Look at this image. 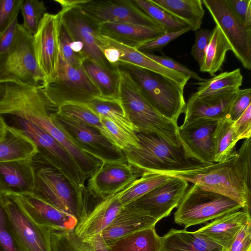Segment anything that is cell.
<instances>
[{"instance_id": "obj_5", "label": "cell", "mask_w": 251, "mask_h": 251, "mask_svg": "<svg viewBox=\"0 0 251 251\" xmlns=\"http://www.w3.org/2000/svg\"><path fill=\"white\" fill-rule=\"evenodd\" d=\"M42 87L54 111L67 102L87 104L100 96L98 89L87 75L82 65H71L59 53L53 77L44 83Z\"/></svg>"}, {"instance_id": "obj_34", "label": "cell", "mask_w": 251, "mask_h": 251, "mask_svg": "<svg viewBox=\"0 0 251 251\" xmlns=\"http://www.w3.org/2000/svg\"><path fill=\"white\" fill-rule=\"evenodd\" d=\"M231 50L229 43L220 29L216 25L211 30V35L200 71L214 76L221 70L227 52Z\"/></svg>"}, {"instance_id": "obj_13", "label": "cell", "mask_w": 251, "mask_h": 251, "mask_svg": "<svg viewBox=\"0 0 251 251\" xmlns=\"http://www.w3.org/2000/svg\"><path fill=\"white\" fill-rule=\"evenodd\" d=\"M75 4L99 25L107 23H130L162 28L133 0H75Z\"/></svg>"}, {"instance_id": "obj_8", "label": "cell", "mask_w": 251, "mask_h": 251, "mask_svg": "<svg viewBox=\"0 0 251 251\" xmlns=\"http://www.w3.org/2000/svg\"><path fill=\"white\" fill-rule=\"evenodd\" d=\"M176 208L175 222L185 229L243 208L232 200L195 184L188 187Z\"/></svg>"}, {"instance_id": "obj_21", "label": "cell", "mask_w": 251, "mask_h": 251, "mask_svg": "<svg viewBox=\"0 0 251 251\" xmlns=\"http://www.w3.org/2000/svg\"><path fill=\"white\" fill-rule=\"evenodd\" d=\"M130 184L101 200L83 219L78 222L74 229L75 235L84 240L100 234L112 222L123 207L120 197Z\"/></svg>"}, {"instance_id": "obj_51", "label": "cell", "mask_w": 251, "mask_h": 251, "mask_svg": "<svg viewBox=\"0 0 251 251\" xmlns=\"http://www.w3.org/2000/svg\"><path fill=\"white\" fill-rule=\"evenodd\" d=\"M251 138L245 139L237 154L240 158L245 180L251 188Z\"/></svg>"}, {"instance_id": "obj_47", "label": "cell", "mask_w": 251, "mask_h": 251, "mask_svg": "<svg viewBox=\"0 0 251 251\" xmlns=\"http://www.w3.org/2000/svg\"><path fill=\"white\" fill-rule=\"evenodd\" d=\"M251 104V89L250 88L240 89L237 96L231 105L227 119L234 122Z\"/></svg>"}, {"instance_id": "obj_25", "label": "cell", "mask_w": 251, "mask_h": 251, "mask_svg": "<svg viewBox=\"0 0 251 251\" xmlns=\"http://www.w3.org/2000/svg\"><path fill=\"white\" fill-rule=\"evenodd\" d=\"M103 39L105 45L118 50L120 57L118 65L129 64L159 74L174 81L183 88L185 87L190 78V77L187 75L165 68L135 48L121 44L104 36H103Z\"/></svg>"}, {"instance_id": "obj_36", "label": "cell", "mask_w": 251, "mask_h": 251, "mask_svg": "<svg viewBox=\"0 0 251 251\" xmlns=\"http://www.w3.org/2000/svg\"><path fill=\"white\" fill-rule=\"evenodd\" d=\"M87 104L100 118L108 119L130 131L135 129L128 118L119 99L96 97Z\"/></svg>"}, {"instance_id": "obj_43", "label": "cell", "mask_w": 251, "mask_h": 251, "mask_svg": "<svg viewBox=\"0 0 251 251\" xmlns=\"http://www.w3.org/2000/svg\"><path fill=\"white\" fill-rule=\"evenodd\" d=\"M71 40L67 30L61 24L59 53L69 64L74 66H79L82 65L84 59L81 56L75 52L71 49L70 47Z\"/></svg>"}, {"instance_id": "obj_18", "label": "cell", "mask_w": 251, "mask_h": 251, "mask_svg": "<svg viewBox=\"0 0 251 251\" xmlns=\"http://www.w3.org/2000/svg\"><path fill=\"white\" fill-rule=\"evenodd\" d=\"M188 187L185 180L173 177L128 204L160 221L177 207Z\"/></svg>"}, {"instance_id": "obj_27", "label": "cell", "mask_w": 251, "mask_h": 251, "mask_svg": "<svg viewBox=\"0 0 251 251\" xmlns=\"http://www.w3.org/2000/svg\"><path fill=\"white\" fill-rule=\"evenodd\" d=\"M33 161H14L0 163V181L7 191L16 193L32 192L35 180Z\"/></svg>"}, {"instance_id": "obj_16", "label": "cell", "mask_w": 251, "mask_h": 251, "mask_svg": "<svg viewBox=\"0 0 251 251\" xmlns=\"http://www.w3.org/2000/svg\"><path fill=\"white\" fill-rule=\"evenodd\" d=\"M61 16L46 13L33 35L35 55L45 78L44 83L54 76L59 53Z\"/></svg>"}, {"instance_id": "obj_22", "label": "cell", "mask_w": 251, "mask_h": 251, "mask_svg": "<svg viewBox=\"0 0 251 251\" xmlns=\"http://www.w3.org/2000/svg\"><path fill=\"white\" fill-rule=\"evenodd\" d=\"M158 221L144 211L127 204L99 235L107 245L139 230L155 226Z\"/></svg>"}, {"instance_id": "obj_35", "label": "cell", "mask_w": 251, "mask_h": 251, "mask_svg": "<svg viewBox=\"0 0 251 251\" xmlns=\"http://www.w3.org/2000/svg\"><path fill=\"white\" fill-rule=\"evenodd\" d=\"M243 79L239 68L223 72L210 79L195 83L198 87L197 91L192 94L204 96L238 90L242 84Z\"/></svg>"}, {"instance_id": "obj_29", "label": "cell", "mask_w": 251, "mask_h": 251, "mask_svg": "<svg viewBox=\"0 0 251 251\" xmlns=\"http://www.w3.org/2000/svg\"><path fill=\"white\" fill-rule=\"evenodd\" d=\"M176 20L196 31L200 29L205 14L202 0H151Z\"/></svg>"}, {"instance_id": "obj_42", "label": "cell", "mask_w": 251, "mask_h": 251, "mask_svg": "<svg viewBox=\"0 0 251 251\" xmlns=\"http://www.w3.org/2000/svg\"><path fill=\"white\" fill-rule=\"evenodd\" d=\"M0 251H21L13 236L6 213L0 200Z\"/></svg>"}, {"instance_id": "obj_3", "label": "cell", "mask_w": 251, "mask_h": 251, "mask_svg": "<svg viewBox=\"0 0 251 251\" xmlns=\"http://www.w3.org/2000/svg\"><path fill=\"white\" fill-rule=\"evenodd\" d=\"M176 177L226 197L251 210V190L245 180L237 153L224 162L203 164Z\"/></svg>"}, {"instance_id": "obj_7", "label": "cell", "mask_w": 251, "mask_h": 251, "mask_svg": "<svg viewBox=\"0 0 251 251\" xmlns=\"http://www.w3.org/2000/svg\"><path fill=\"white\" fill-rule=\"evenodd\" d=\"M45 81L35 55L33 35L19 24L13 45L0 53V83L40 86Z\"/></svg>"}, {"instance_id": "obj_49", "label": "cell", "mask_w": 251, "mask_h": 251, "mask_svg": "<svg viewBox=\"0 0 251 251\" xmlns=\"http://www.w3.org/2000/svg\"><path fill=\"white\" fill-rule=\"evenodd\" d=\"M237 19L249 29H251V0H226Z\"/></svg>"}, {"instance_id": "obj_14", "label": "cell", "mask_w": 251, "mask_h": 251, "mask_svg": "<svg viewBox=\"0 0 251 251\" xmlns=\"http://www.w3.org/2000/svg\"><path fill=\"white\" fill-rule=\"evenodd\" d=\"M0 200L13 236L21 251H51L50 229L34 222L6 196Z\"/></svg>"}, {"instance_id": "obj_31", "label": "cell", "mask_w": 251, "mask_h": 251, "mask_svg": "<svg viewBox=\"0 0 251 251\" xmlns=\"http://www.w3.org/2000/svg\"><path fill=\"white\" fill-rule=\"evenodd\" d=\"M82 66L87 75L98 89L100 97L119 99L120 73L118 66L114 69H108L88 59L83 60Z\"/></svg>"}, {"instance_id": "obj_33", "label": "cell", "mask_w": 251, "mask_h": 251, "mask_svg": "<svg viewBox=\"0 0 251 251\" xmlns=\"http://www.w3.org/2000/svg\"><path fill=\"white\" fill-rule=\"evenodd\" d=\"M233 122L227 118L217 121L212 135L214 163L224 162L236 155L239 141L232 128Z\"/></svg>"}, {"instance_id": "obj_2", "label": "cell", "mask_w": 251, "mask_h": 251, "mask_svg": "<svg viewBox=\"0 0 251 251\" xmlns=\"http://www.w3.org/2000/svg\"><path fill=\"white\" fill-rule=\"evenodd\" d=\"M136 134L139 147H131L122 151L127 162L142 174L150 172L174 177L202 164L187 158L181 146H172L155 135L140 132Z\"/></svg>"}, {"instance_id": "obj_44", "label": "cell", "mask_w": 251, "mask_h": 251, "mask_svg": "<svg viewBox=\"0 0 251 251\" xmlns=\"http://www.w3.org/2000/svg\"><path fill=\"white\" fill-rule=\"evenodd\" d=\"M23 0H0V33L17 17Z\"/></svg>"}, {"instance_id": "obj_9", "label": "cell", "mask_w": 251, "mask_h": 251, "mask_svg": "<svg viewBox=\"0 0 251 251\" xmlns=\"http://www.w3.org/2000/svg\"><path fill=\"white\" fill-rule=\"evenodd\" d=\"M33 192L58 209L75 217L78 222L88 213L87 198L80 196L69 181L53 168L35 167Z\"/></svg>"}, {"instance_id": "obj_54", "label": "cell", "mask_w": 251, "mask_h": 251, "mask_svg": "<svg viewBox=\"0 0 251 251\" xmlns=\"http://www.w3.org/2000/svg\"><path fill=\"white\" fill-rule=\"evenodd\" d=\"M8 125L1 116H0V142L5 137Z\"/></svg>"}, {"instance_id": "obj_46", "label": "cell", "mask_w": 251, "mask_h": 251, "mask_svg": "<svg viewBox=\"0 0 251 251\" xmlns=\"http://www.w3.org/2000/svg\"><path fill=\"white\" fill-rule=\"evenodd\" d=\"M144 53L148 57L167 69L187 75L190 78L195 79L199 81H202L205 79L201 77L198 73L170 57L164 55L159 56L150 53Z\"/></svg>"}, {"instance_id": "obj_11", "label": "cell", "mask_w": 251, "mask_h": 251, "mask_svg": "<svg viewBox=\"0 0 251 251\" xmlns=\"http://www.w3.org/2000/svg\"><path fill=\"white\" fill-rule=\"evenodd\" d=\"M50 116L55 124L81 150L102 163L126 160L122 151L98 130L81 122L55 113Z\"/></svg>"}, {"instance_id": "obj_30", "label": "cell", "mask_w": 251, "mask_h": 251, "mask_svg": "<svg viewBox=\"0 0 251 251\" xmlns=\"http://www.w3.org/2000/svg\"><path fill=\"white\" fill-rule=\"evenodd\" d=\"M50 231L51 251H110L99 234L82 240L75 235L74 229Z\"/></svg>"}, {"instance_id": "obj_45", "label": "cell", "mask_w": 251, "mask_h": 251, "mask_svg": "<svg viewBox=\"0 0 251 251\" xmlns=\"http://www.w3.org/2000/svg\"><path fill=\"white\" fill-rule=\"evenodd\" d=\"M191 30L190 27L176 32H166L155 39L144 44L137 50L145 53L160 51L171 41Z\"/></svg>"}, {"instance_id": "obj_50", "label": "cell", "mask_w": 251, "mask_h": 251, "mask_svg": "<svg viewBox=\"0 0 251 251\" xmlns=\"http://www.w3.org/2000/svg\"><path fill=\"white\" fill-rule=\"evenodd\" d=\"M226 251H251V221L242 226Z\"/></svg>"}, {"instance_id": "obj_17", "label": "cell", "mask_w": 251, "mask_h": 251, "mask_svg": "<svg viewBox=\"0 0 251 251\" xmlns=\"http://www.w3.org/2000/svg\"><path fill=\"white\" fill-rule=\"evenodd\" d=\"M142 174L126 160L102 163L88 178L87 190L94 198L102 200L129 185Z\"/></svg>"}, {"instance_id": "obj_20", "label": "cell", "mask_w": 251, "mask_h": 251, "mask_svg": "<svg viewBox=\"0 0 251 251\" xmlns=\"http://www.w3.org/2000/svg\"><path fill=\"white\" fill-rule=\"evenodd\" d=\"M239 89L204 96L192 94L186 104L185 117L181 126L199 120L218 121L228 118L231 105Z\"/></svg>"}, {"instance_id": "obj_24", "label": "cell", "mask_w": 251, "mask_h": 251, "mask_svg": "<svg viewBox=\"0 0 251 251\" xmlns=\"http://www.w3.org/2000/svg\"><path fill=\"white\" fill-rule=\"evenodd\" d=\"M100 31L103 36L136 49L165 32L162 28L117 23L100 24Z\"/></svg>"}, {"instance_id": "obj_12", "label": "cell", "mask_w": 251, "mask_h": 251, "mask_svg": "<svg viewBox=\"0 0 251 251\" xmlns=\"http://www.w3.org/2000/svg\"><path fill=\"white\" fill-rule=\"evenodd\" d=\"M229 44L231 50L246 69H251V29L235 16L226 0H202Z\"/></svg>"}, {"instance_id": "obj_15", "label": "cell", "mask_w": 251, "mask_h": 251, "mask_svg": "<svg viewBox=\"0 0 251 251\" xmlns=\"http://www.w3.org/2000/svg\"><path fill=\"white\" fill-rule=\"evenodd\" d=\"M5 195L37 225L51 229H74L78 221L74 216L48 203L33 192L16 193L6 191Z\"/></svg>"}, {"instance_id": "obj_10", "label": "cell", "mask_w": 251, "mask_h": 251, "mask_svg": "<svg viewBox=\"0 0 251 251\" xmlns=\"http://www.w3.org/2000/svg\"><path fill=\"white\" fill-rule=\"evenodd\" d=\"M61 6L59 11L61 22L75 41L79 42L83 48L85 59L93 60L104 68L114 69L118 66L110 64L102 53V36L100 25L84 13L75 4V0H56Z\"/></svg>"}, {"instance_id": "obj_38", "label": "cell", "mask_w": 251, "mask_h": 251, "mask_svg": "<svg viewBox=\"0 0 251 251\" xmlns=\"http://www.w3.org/2000/svg\"><path fill=\"white\" fill-rule=\"evenodd\" d=\"M54 112L61 117L91 126L100 131L107 138V133L100 117L86 103L67 102L60 105Z\"/></svg>"}, {"instance_id": "obj_4", "label": "cell", "mask_w": 251, "mask_h": 251, "mask_svg": "<svg viewBox=\"0 0 251 251\" xmlns=\"http://www.w3.org/2000/svg\"><path fill=\"white\" fill-rule=\"evenodd\" d=\"M129 74L142 93L160 114L177 124L185 112L184 88L159 74L129 64H120Z\"/></svg>"}, {"instance_id": "obj_39", "label": "cell", "mask_w": 251, "mask_h": 251, "mask_svg": "<svg viewBox=\"0 0 251 251\" xmlns=\"http://www.w3.org/2000/svg\"><path fill=\"white\" fill-rule=\"evenodd\" d=\"M134 3L166 32H176L189 27L176 20L151 0H133Z\"/></svg>"}, {"instance_id": "obj_37", "label": "cell", "mask_w": 251, "mask_h": 251, "mask_svg": "<svg viewBox=\"0 0 251 251\" xmlns=\"http://www.w3.org/2000/svg\"><path fill=\"white\" fill-rule=\"evenodd\" d=\"M173 177L168 175L144 172L122 193L120 200L125 206L144 195L152 189L166 182Z\"/></svg>"}, {"instance_id": "obj_32", "label": "cell", "mask_w": 251, "mask_h": 251, "mask_svg": "<svg viewBox=\"0 0 251 251\" xmlns=\"http://www.w3.org/2000/svg\"><path fill=\"white\" fill-rule=\"evenodd\" d=\"M106 245L110 251H160L161 237L153 226L118 239Z\"/></svg>"}, {"instance_id": "obj_40", "label": "cell", "mask_w": 251, "mask_h": 251, "mask_svg": "<svg viewBox=\"0 0 251 251\" xmlns=\"http://www.w3.org/2000/svg\"><path fill=\"white\" fill-rule=\"evenodd\" d=\"M106 130L108 139L121 151L129 147H139L136 132L126 129L111 120L100 118Z\"/></svg>"}, {"instance_id": "obj_28", "label": "cell", "mask_w": 251, "mask_h": 251, "mask_svg": "<svg viewBox=\"0 0 251 251\" xmlns=\"http://www.w3.org/2000/svg\"><path fill=\"white\" fill-rule=\"evenodd\" d=\"M38 151L36 145L24 131L8 126L5 137L0 142V163L33 161Z\"/></svg>"}, {"instance_id": "obj_52", "label": "cell", "mask_w": 251, "mask_h": 251, "mask_svg": "<svg viewBox=\"0 0 251 251\" xmlns=\"http://www.w3.org/2000/svg\"><path fill=\"white\" fill-rule=\"evenodd\" d=\"M232 126L239 141L251 138V104L238 119L233 122Z\"/></svg>"}, {"instance_id": "obj_48", "label": "cell", "mask_w": 251, "mask_h": 251, "mask_svg": "<svg viewBox=\"0 0 251 251\" xmlns=\"http://www.w3.org/2000/svg\"><path fill=\"white\" fill-rule=\"evenodd\" d=\"M211 35V30L207 29H200L195 32V41L192 47L191 54L200 67L202 64Z\"/></svg>"}, {"instance_id": "obj_6", "label": "cell", "mask_w": 251, "mask_h": 251, "mask_svg": "<svg viewBox=\"0 0 251 251\" xmlns=\"http://www.w3.org/2000/svg\"><path fill=\"white\" fill-rule=\"evenodd\" d=\"M20 128L33 140L38 153L33 159V164H43L55 169L71 183L76 192L86 198L87 178L80 170L71 154L53 137L40 127L17 118Z\"/></svg>"}, {"instance_id": "obj_1", "label": "cell", "mask_w": 251, "mask_h": 251, "mask_svg": "<svg viewBox=\"0 0 251 251\" xmlns=\"http://www.w3.org/2000/svg\"><path fill=\"white\" fill-rule=\"evenodd\" d=\"M119 98L135 132L155 135L180 147L178 126L157 112L148 102L128 72L120 66Z\"/></svg>"}, {"instance_id": "obj_41", "label": "cell", "mask_w": 251, "mask_h": 251, "mask_svg": "<svg viewBox=\"0 0 251 251\" xmlns=\"http://www.w3.org/2000/svg\"><path fill=\"white\" fill-rule=\"evenodd\" d=\"M21 11L23 18L22 26L33 35L36 32L47 8L43 1L37 0H23Z\"/></svg>"}, {"instance_id": "obj_55", "label": "cell", "mask_w": 251, "mask_h": 251, "mask_svg": "<svg viewBox=\"0 0 251 251\" xmlns=\"http://www.w3.org/2000/svg\"><path fill=\"white\" fill-rule=\"evenodd\" d=\"M5 190L0 181V199L5 196Z\"/></svg>"}, {"instance_id": "obj_26", "label": "cell", "mask_w": 251, "mask_h": 251, "mask_svg": "<svg viewBox=\"0 0 251 251\" xmlns=\"http://www.w3.org/2000/svg\"><path fill=\"white\" fill-rule=\"evenodd\" d=\"M160 251H226L207 237L195 231L171 228L161 237Z\"/></svg>"}, {"instance_id": "obj_19", "label": "cell", "mask_w": 251, "mask_h": 251, "mask_svg": "<svg viewBox=\"0 0 251 251\" xmlns=\"http://www.w3.org/2000/svg\"><path fill=\"white\" fill-rule=\"evenodd\" d=\"M217 121L199 120L178 128V136L185 157L204 164L214 163L212 135Z\"/></svg>"}, {"instance_id": "obj_53", "label": "cell", "mask_w": 251, "mask_h": 251, "mask_svg": "<svg viewBox=\"0 0 251 251\" xmlns=\"http://www.w3.org/2000/svg\"><path fill=\"white\" fill-rule=\"evenodd\" d=\"M18 25L16 17L7 28L0 33V53L8 50L13 45L17 35Z\"/></svg>"}, {"instance_id": "obj_23", "label": "cell", "mask_w": 251, "mask_h": 251, "mask_svg": "<svg viewBox=\"0 0 251 251\" xmlns=\"http://www.w3.org/2000/svg\"><path fill=\"white\" fill-rule=\"evenodd\" d=\"M251 221V210L246 208L217 218L195 231L227 249L242 226Z\"/></svg>"}]
</instances>
